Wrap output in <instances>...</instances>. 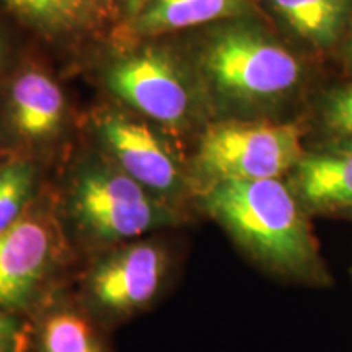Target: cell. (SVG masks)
<instances>
[{"mask_svg": "<svg viewBox=\"0 0 352 352\" xmlns=\"http://www.w3.org/2000/svg\"><path fill=\"white\" fill-rule=\"evenodd\" d=\"M197 199L264 272L305 287L333 285L310 214L284 178L219 183L199 192Z\"/></svg>", "mask_w": 352, "mask_h": 352, "instance_id": "1", "label": "cell"}, {"mask_svg": "<svg viewBox=\"0 0 352 352\" xmlns=\"http://www.w3.org/2000/svg\"><path fill=\"white\" fill-rule=\"evenodd\" d=\"M184 54L208 109L222 114L220 120H252L270 111L303 78L297 56L243 16L212 23Z\"/></svg>", "mask_w": 352, "mask_h": 352, "instance_id": "2", "label": "cell"}, {"mask_svg": "<svg viewBox=\"0 0 352 352\" xmlns=\"http://www.w3.org/2000/svg\"><path fill=\"white\" fill-rule=\"evenodd\" d=\"M64 209L78 239L103 248L183 220L178 208L157 197L101 152L83 158L74 168Z\"/></svg>", "mask_w": 352, "mask_h": 352, "instance_id": "3", "label": "cell"}, {"mask_svg": "<svg viewBox=\"0 0 352 352\" xmlns=\"http://www.w3.org/2000/svg\"><path fill=\"white\" fill-rule=\"evenodd\" d=\"M303 129L271 120H217L201 132L189 162L192 192L226 182L289 176L305 157Z\"/></svg>", "mask_w": 352, "mask_h": 352, "instance_id": "4", "label": "cell"}, {"mask_svg": "<svg viewBox=\"0 0 352 352\" xmlns=\"http://www.w3.org/2000/svg\"><path fill=\"white\" fill-rule=\"evenodd\" d=\"M101 80L127 108L164 129L195 127L208 109L186 54L165 44L121 51L104 65Z\"/></svg>", "mask_w": 352, "mask_h": 352, "instance_id": "5", "label": "cell"}, {"mask_svg": "<svg viewBox=\"0 0 352 352\" xmlns=\"http://www.w3.org/2000/svg\"><path fill=\"white\" fill-rule=\"evenodd\" d=\"M91 132L100 152L157 197L179 208L184 197L195 195L188 165L164 132L145 118L101 109L91 118Z\"/></svg>", "mask_w": 352, "mask_h": 352, "instance_id": "6", "label": "cell"}, {"mask_svg": "<svg viewBox=\"0 0 352 352\" xmlns=\"http://www.w3.org/2000/svg\"><path fill=\"white\" fill-rule=\"evenodd\" d=\"M170 253L157 240H131L104 250L83 279L85 303L104 318H124L158 297L170 274Z\"/></svg>", "mask_w": 352, "mask_h": 352, "instance_id": "7", "label": "cell"}, {"mask_svg": "<svg viewBox=\"0 0 352 352\" xmlns=\"http://www.w3.org/2000/svg\"><path fill=\"white\" fill-rule=\"evenodd\" d=\"M56 235L43 215L26 212L0 232V308L21 315L41 296L56 263Z\"/></svg>", "mask_w": 352, "mask_h": 352, "instance_id": "8", "label": "cell"}, {"mask_svg": "<svg viewBox=\"0 0 352 352\" xmlns=\"http://www.w3.org/2000/svg\"><path fill=\"white\" fill-rule=\"evenodd\" d=\"M3 116L13 139L32 147L43 145L63 132L67 100L50 74L38 67H28L12 78Z\"/></svg>", "mask_w": 352, "mask_h": 352, "instance_id": "9", "label": "cell"}, {"mask_svg": "<svg viewBox=\"0 0 352 352\" xmlns=\"http://www.w3.org/2000/svg\"><path fill=\"white\" fill-rule=\"evenodd\" d=\"M287 182L308 214L341 217L352 209V139L307 151Z\"/></svg>", "mask_w": 352, "mask_h": 352, "instance_id": "10", "label": "cell"}, {"mask_svg": "<svg viewBox=\"0 0 352 352\" xmlns=\"http://www.w3.org/2000/svg\"><path fill=\"white\" fill-rule=\"evenodd\" d=\"M250 10V0H148L138 15L127 21L139 38L164 34L241 19Z\"/></svg>", "mask_w": 352, "mask_h": 352, "instance_id": "11", "label": "cell"}, {"mask_svg": "<svg viewBox=\"0 0 352 352\" xmlns=\"http://www.w3.org/2000/svg\"><path fill=\"white\" fill-rule=\"evenodd\" d=\"M270 3L290 32L315 47L333 46L352 15V0H270Z\"/></svg>", "mask_w": 352, "mask_h": 352, "instance_id": "12", "label": "cell"}, {"mask_svg": "<svg viewBox=\"0 0 352 352\" xmlns=\"http://www.w3.org/2000/svg\"><path fill=\"white\" fill-rule=\"evenodd\" d=\"M0 3L47 38L74 36L100 25L88 0H0Z\"/></svg>", "mask_w": 352, "mask_h": 352, "instance_id": "13", "label": "cell"}, {"mask_svg": "<svg viewBox=\"0 0 352 352\" xmlns=\"http://www.w3.org/2000/svg\"><path fill=\"white\" fill-rule=\"evenodd\" d=\"M38 352H104L94 324L69 307H57L44 316Z\"/></svg>", "mask_w": 352, "mask_h": 352, "instance_id": "14", "label": "cell"}, {"mask_svg": "<svg viewBox=\"0 0 352 352\" xmlns=\"http://www.w3.org/2000/svg\"><path fill=\"white\" fill-rule=\"evenodd\" d=\"M38 184V168L25 157L7 158L0 164V232L28 212Z\"/></svg>", "mask_w": 352, "mask_h": 352, "instance_id": "15", "label": "cell"}, {"mask_svg": "<svg viewBox=\"0 0 352 352\" xmlns=\"http://www.w3.org/2000/svg\"><path fill=\"white\" fill-rule=\"evenodd\" d=\"M320 122L328 142L352 139V85L340 88L328 96L321 108Z\"/></svg>", "mask_w": 352, "mask_h": 352, "instance_id": "16", "label": "cell"}, {"mask_svg": "<svg viewBox=\"0 0 352 352\" xmlns=\"http://www.w3.org/2000/svg\"><path fill=\"white\" fill-rule=\"evenodd\" d=\"M32 329L19 314L0 308V352H28Z\"/></svg>", "mask_w": 352, "mask_h": 352, "instance_id": "17", "label": "cell"}, {"mask_svg": "<svg viewBox=\"0 0 352 352\" xmlns=\"http://www.w3.org/2000/svg\"><path fill=\"white\" fill-rule=\"evenodd\" d=\"M94 8L98 21L113 20L118 15H122V3L124 0H88Z\"/></svg>", "mask_w": 352, "mask_h": 352, "instance_id": "18", "label": "cell"}, {"mask_svg": "<svg viewBox=\"0 0 352 352\" xmlns=\"http://www.w3.org/2000/svg\"><path fill=\"white\" fill-rule=\"evenodd\" d=\"M147 2L148 0H124V3H122V16H124L126 21L134 19Z\"/></svg>", "mask_w": 352, "mask_h": 352, "instance_id": "19", "label": "cell"}, {"mask_svg": "<svg viewBox=\"0 0 352 352\" xmlns=\"http://www.w3.org/2000/svg\"><path fill=\"white\" fill-rule=\"evenodd\" d=\"M3 65H6V47H3L2 39H0V72H2Z\"/></svg>", "mask_w": 352, "mask_h": 352, "instance_id": "20", "label": "cell"}, {"mask_svg": "<svg viewBox=\"0 0 352 352\" xmlns=\"http://www.w3.org/2000/svg\"><path fill=\"white\" fill-rule=\"evenodd\" d=\"M347 56H349V60L352 63V39H351L349 46H347Z\"/></svg>", "mask_w": 352, "mask_h": 352, "instance_id": "21", "label": "cell"}, {"mask_svg": "<svg viewBox=\"0 0 352 352\" xmlns=\"http://www.w3.org/2000/svg\"><path fill=\"white\" fill-rule=\"evenodd\" d=\"M341 217H344V219H349V220H352V209H349V210H347V212L342 214Z\"/></svg>", "mask_w": 352, "mask_h": 352, "instance_id": "22", "label": "cell"}, {"mask_svg": "<svg viewBox=\"0 0 352 352\" xmlns=\"http://www.w3.org/2000/svg\"><path fill=\"white\" fill-rule=\"evenodd\" d=\"M3 160H6V158H3V151H2V148H0V164H2Z\"/></svg>", "mask_w": 352, "mask_h": 352, "instance_id": "23", "label": "cell"}, {"mask_svg": "<svg viewBox=\"0 0 352 352\" xmlns=\"http://www.w3.org/2000/svg\"><path fill=\"white\" fill-rule=\"evenodd\" d=\"M351 277H352V270H351Z\"/></svg>", "mask_w": 352, "mask_h": 352, "instance_id": "24", "label": "cell"}]
</instances>
